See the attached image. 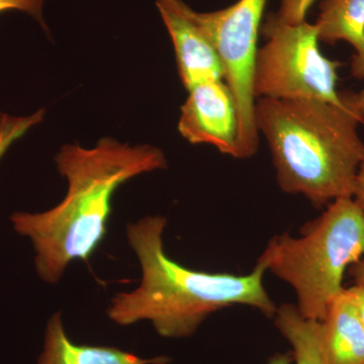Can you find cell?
I'll use <instances>...</instances> for the list:
<instances>
[{
  "mask_svg": "<svg viewBox=\"0 0 364 364\" xmlns=\"http://www.w3.org/2000/svg\"><path fill=\"white\" fill-rule=\"evenodd\" d=\"M68 181L64 200L44 213H14V230L28 237L36 251V269L48 284H57L74 260H88L107 232L112 196L122 184L140 174L166 169L161 149L131 146L104 138L90 149L65 145L56 155Z\"/></svg>",
  "mask_w": 364,
  "mask_h": 364,
  "instance_id": "obj_1",
  "label": "cell"
},
{
  "mask_svg": "<svg viewBox=\"0 0 364 364\" xmlns=\"http://www.w3.org/2000/svg\"><path fill=\"white\" fill-rule=\"evenodd\" d=\"M167 225L161 215L146 217L127 227V238L142 268L140 286L117 294L107 316L119 326L149 321L164 338H186L195 334L208 316L232 306L257 309L268 318L277 306L263 284L267 268L257 260L245 275L198 272L167 256L163 233Z\"/></svg>",
  "mask_w": 364,
  "mask_h": 364,
  "instance_id": "obj_2",
  "label": "cell"
},
{
  "mask_svg": "<svg viewBox=\"0 0 364 364\" xmlns=\"http://www.w3.org/2000/svg\"><path fill=\"white\" fill-rule=\"evenodd\" d=\"M255 121L269 146L282 191L305 196L315 207L353 198L364 143L360 121L346 105L261 97Z\"/></svg>",
  "mask_w": 364,
  "mask_h": 364,
  "instance_id": "obj_3",
  "label": "cell"
},
{
  "mask_svg": "<svg viewBox=\"0 0 364 364\" xmlns=\"http://www.w3.org/2000/svg\"><path fill=\"white\" fill-rule=\"evenodd\" d=\"M364 255V212L353 198H338L299 237L275 235L258 260L293 287L301 316L324 321L344 291L347 268Z\"/></svg>",
  "mask_w": 364,
  "mask_h": 364,
  "instance_id": "obj_4",
  "label": "cell"
},
{
  "mask_svg": "<svg viewBox=\"0 0 364 364\" xmlns=\"http://www.w3.org/2000/svg\"><path fill=\"white\" fill-rule=\"evenodd\" d=\"M267 43L258 50L254 75L256 98L316 100L342 105L337 91L341 63L318 47L315 23L262 28Z\"/></svg>",
  "mask_w": 364,
  "mask_h": 364,
  "instance_id": "obj_5",
  "label": "cell"
},
{
  "mask_svg": "<svg viewBox=\"0 0 364 364\" xmlns=\"http://www.w3.org/2000/svg\"><path fill=\"white\" fill-rule=\"evenodd\" d=\"M268 0H238L212 13L188 6L191 20L214 46L224 70V81L233 95L239 117L240 158L256 154L259 133L255 121L254 75L261 21Z\"/></svg>",
  "mask_w": 364,
  "mask_h": 364,
  "instance_id": "obj_6",
  "label": "cell"
},
{
  "mask_svg": "<svg viewBox=\"0 0 364 364\" xmlns=\"http://www.w3.org/2000/svg\"><path fill=\"white\" fill-rule=\"evenodd\" d=\"M182 105L179 134L189 143L214 146L223 154L240 158L236 102L224 80L193 86Z\"/></svg>",
  "mask_w": 364,
  "mask_h": 364,
  "instance_id": "obj_7",
  "label": "cell"
},
{
  "mask_svg": "<svg viewBox=\"0 0 364 364\" xmlns=\"http://www.w3.org/2000/svg\"><path fill=\"white\" fill-rule=\"evenodd\" d=\"M176 51L177 68L186 90L212 80H224L219 55L191 20L188 6L182 0H156Z\"/></svg>",
  "mask_w": 364,
  "mask_h": 364,
  "instance_id": "obj_8",
  "label": "cell"
},
{
  "mask_svg": "<svg viewBox=\"0 0 364 364\" xmlns=\"http://www.w3.org/2000/svg\"><path fill=\"white\" fill-rule=\"evenodd\" d=\"M170 360L168 356L144 358L117 347L75 343L56 313L48 322L39 364H168Z\"/></svg>",
  "mask_w": 364,
  "mask_h": 364,
  "instance_id": "obj_9",
  "label": "cell"
},
{
  "mask_svg": "<svg viewBox=\"0 0 364 364\" xmlns=\"http://www.w3.org/2000/svg\"><path fill=\"white\" fill-rule=\"evenodd\" d=\"M318 40L328 44L344 41L352 46V75L364 79V0H324L315 23Z\"/></svg>",
  "mask_w": 364,
  "mask_h": 364,
  "instance_id": "obj_10",
  "label": "cell"
},
{
  "mask_svg": "<svg viewBox=\"0 0 364 364\" xmlns=\"http://www.w3.org/2000/svg\"><path fill=\"white\" fill-rule=\"evenodd\" d=\"M323 323L330 364H364V325L347 289L333 301Z\"/></svg>",
  "mask_w": 364,
  "mask_h": 364,
  "instance_id": "obj_11",
  "label": "cell"
},
{
  "mask_svg": "<svg viewBox=\"0 0 364 364\" xmlns=\"http://www.w3.org/2000/svg\"><path fill=\"white\" fill-rule=\"evenodd\" d=\"M273 318L280 334L293 348L296 364H330L323 321L304 317L291 304L279 306Z\"/></svg>",
  "mask_w": 364,
  "mask_h": 364,
  "instance_id": "obj_12",
  "label": "cell"
},
{
  "mask_svg": "<svg viewBox=\"0 0 364 364\" xmlns=\"http://www.w3.org/2000/svg\"><path fill=\"white\" fill-rule=\"evenodd\" d=\"M44 116V109H40L28 117H13L4 112L0 114V160L13 143L33 126L40 124Z\"/></svg>",
  "mask_w": 364,
  "mask_h": 364,
  "instance_id": "obj_13",
  "label": "cell"
},
{
  "mask_svg": "<svg viewBox=\"0 0 364 364\" xmlns=\"http://www.w3.org/2000/svg\"><path fill=\"white\" fill-rule=\"evenodd\" d=\"M316 0H280V6L275 16L268 20L263 28L282 26H296L305 23L309 9Z\"/></svg>",
  "mask_w": 364,
  "mask_h": 364,
  "instance_id": "obj_14",
  "label": "cell"
},
{
  "mask_svg": "<svg viewBox=\"0 0 364 364\" xmlns=\"http://www.w3.org/2000/svg\"><path fill=\"white\" fill-rule=\"evenodd\" d=\"M45 0H0V14L7 11H25L36 20L43 23V4Z\"/></svg>",
  "mask_w": 364,
  "mask_h": 364,
  "instance_id": "obj_15",
  "label": "cell"
},
{
  "mask_svg": "<svg viewBox=\"0 0 364 364\" xmlns=\"http://www.w3.org/2000/svg\"><path fill=\"white\" fill-rule=\"evenodd\" d=\"M347 109L354 114L361 124L364 123V88L358 93L341 95Z\"/></svg>",
  "mask_w": 364,
  "mask_h": 364,
  "instance_id": "obj_16",
  "label": "cell"
},
{
  "mask_svg": "<svg viewBox=\"0 0 364 364\" xmlns=\"http://www.w3.org/2000/svg\"><path fill=\"white\" fill-rule=\"evenodd\" d=\"M356 313L364 325V284H356L355 287L347 289Z\"/></svg>",
  "mask_w": 364,
  "mask_h": 364,
  "instance_id": "obj_17",
  "label": "cell"
},
{
  "mask_svg": "<svg viewBox=\"0 0 364 364\" xmlns=\"http://www.w3.org/2000/svg\"><path fill=\"white\" fill-rule=\"evenodd\" d=\"M353 200L364 212V158L356 176Z\"/></svg>",
  "mask_w": 364,
  "mask_h": 364,
  "instance_id": "obj_18",
  "label": "cell"
},
{
  "mask_svg": "<svg viewBox=\"0 0 364 364\" xmlns=\"http://www.w3.org/2000/svg\"><path fill=\"white\" fill-rule=\"evenodd\" d=\"M352 275L355 279L356 284H364V259L352 265Z\"/></svg>",
  "mask_w": 364,
  "mask_h": 364,
  "instance_id": "obj_19",
  "label": "cell"
},
{
  "mask_svg": "<svg viewBox=\"0 0 364 364\" xmlns=\"http://www.w3.org/2000/svg\"><path fill=\"white\" fill-rule=\"evenodd\" d=\"M293 354L277 353L273 355L268 361V364H291L293 363Z\"/></svg>",
  "mask_w": 364,
  "mask_h": 364,
  "instance_id": "obj_20",
  "label": "cell"
}]
</instances>
